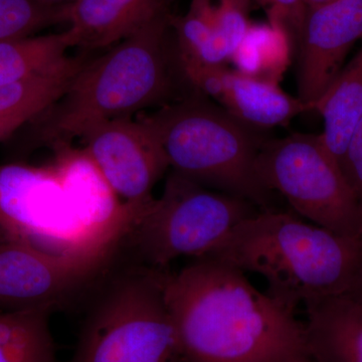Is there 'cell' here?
<instances>
[{
    "mask_svg": "<svg viewBox=\"0 0 362 362\" xmlns=\"http://www.w3.org/2000/svg\"><path fill=\"white\" fill-rule=\"evenodd\" d=\"M311 362H362V304L337 295L305 305Z\"/></svg>",
    "mask_w": 362,
    "mask_h": 362,
    "instance_id": "obj_14",
    "label": "cell"
},
{
    "mask_svg": "<svg viewBox=\"0 0 362 362\" xmlns=\"http://www.w3.org/2000/svg\"><path fill=\"white\" fill-rule=\"evenodd\" d=\"M291 33L281 21L250 25L230 61L238 73L278 84L291 58Z\"/></svg>",
    "mask_w": 362,
    "mask_h": 362,
    "instance_id": "obj_16",
    "label": "cell"
},
{
    "mask_svg": "<svg viewBox=\"0 0 362 362\" xmlns=\"http://www.w3.org/2000/svg\"><path fill=\"white\" fill-rule=\"evenodd\" d=\"M214 56L216 65L230 61L251 23L247 18V0H214Z\"/></svg>",
    "mask_w": 362,
    "mask_h": 362,
    "instance_id": "obj_21",
    "label": "cell"
},
{
    "mask_svg": "<svg viewBox=\"0 0 362 362\" xmlns=\"http://www.w3.org/2000/svg\"><path fill=\"white\" fill-rule=\"evenodd\" d=\"M70 30L0 42V85L51 73L65 65L73 47Z\"/></svg>",
    "mask_w": 362,
    "mask_h": 362,
    "instance_id": "obj_17",
    "label": "cell"
},
{
    "mask_svg": "<svg viewBox=\"0 0 362 362\" xmlns=\"http://www.w3.org/2000/svg\"><path fill=\"white\" fill-rule=\"evenodd\" d=\"M168 0H75L69 6L74 47L100 49L115 45L166 13Z\"/></svg>",
    "mask_w": 362,
    "mask_h": 362,
    "instance_id": "obj_13",
    "label": "cell"
},
{
    "mask_svg": "<svg viewBox=\"0 0 362 362\" xmlns=\"http://www.w3.org/2000/svg\"><path fill=\"white\" fill-rule=\"evenodd\" d=\"M261 211L247 199L213 192L171 170L163 194L136 221L126 240L132 242L145 267L169 270L180 257L204 258L235 226Z\"/></svg>",
    "mask_w": 362,
    "mask_h": 362,
    "instance_id": "obj_6",
    "label": "cell"
},
{
    "mask_svg": "<svg viewBox=\"0 0 362 362\" xmlns=\"http://www.w3.org/2000/svg\"><path fill=\"white\" fill-rule=\"evenodd\" d=\"M180 63L190 84L252 129L286 125L300 114L310 112L299 98L290 96L276 83L183 57Z\"/></svg>",
    "mask_w": 362,
    "mask_h": 362,
    "instance_id": "obj_12",
    "label": "cell"
},
{
    "mask_svg": "<svg viewBox=\"0 0 362 362\" xmlns=\"http://www.w3.org/2000/svg\"><path fill=\"white\" fill-rule=\"evenodd\" d=\"M37 1L42 2L47 6H70L75 0H37Z\"/></svg>",
    "mask_w": 362,
    "mask_h": 362,
    "instance_id": "obj_26",
    "label": "cell"
},
{
    "mask_svg": "<svg viewBox=\"0 0 362 362\" xmlns=\"http://www.w3.org/2000/svg\"><path fill=\"white\" fill-rule=\"evenodd\" d=\"M47 308L0 311V362H58Z\"/></svg>",
    "mask_w": 362,
    "mask_h": 362,
    "instance_id": "obj_18",
    "label": "cell"
},
{
    "mask_svg": "<svg viewBox=\"0 0 362 362\" xmlns=\"http://www.w3.org/2000/svg\"><path fill=\"white\" fill-rule=\"evenodd\" d=\"M85 63L82 58L71 57L65 65L51 73L0 85V115L30 109L47 110L65 93Z\"/></svg>",
    "mask_w": 362,
    "mask_h": 362,
    "instance_id": "obj_19",
    "label": "cell"
},
{
    "mask_svg": "<svg viewBox=\"0 0 362 362\" xmlns=\"http://www.w3.org/2000/svg\"><path fill=\"white\" fill-rule=\"evenodd\" d=\"M162 274L144 266L117 278L88 314L69 362H185Z\"/></svg>",
    "mask_w": 362,
    "mask_h": 362,
    "instance_id": "obj_5",
    "label": "cell"
},
{
    "mask_svg": "<svg viewBox=\"0 0 362 362\" xmlns=\"http://www.w3.org/2000/svg\"><path fill=\"white\" fill-rule=\"evenodd\" d=\"M259 1L268 7L270 18L281 21L298 40L307 13V6L304 0H259Z\"/></svg>",
    "mask_w": 362,
    "mask_h": 362,
    "instance_id": "obj_23",
    "label": "cell"
},
{
    "mask_svg": "<svg viewBox=\"0 0 362 362\" xmlns=\"http://www.w3.org/2000/svg\"><path fill=\"white\" fill-rule=\"evenodd\" d=\"M308 362H311L310 361H309Z\"/></svg>",
    "mask_w": 362,
    "mask_h": 362,
    "instance_id": "obj_28",
    "label": "cell"
},
{
    "mask_svg": "<svg viewBox=\"0 0 362 362\" xmlns=\"http://www.w3.org/2000/svg\"><path fill=\"white\" fill-rule=\"evenodd\" d=\"M42 113L44 112L30 109V110H23L0 115V142L7 139L16 131L20 129L25 124L30 123Z\"/></svg>",
    "mask_w": 362,
    "mask_h": 362,
    "instance_id": "obj_24",
    "label": "cell"
},
{
    "mask_svg": "<svg viewBox=\"0 0 362 362\" xmlns=\"http://www.w3.org/2000/svg\"><path fill=\"white\" fill-rule=\"evenodd\" d=\"M204 258L265 279L267 294L288 310L345 294L362 268V237L306 223L294 211H261L230 230Z\"/></svg>",
    "mask_w": 362,
    "mask_h": 362,
    "instance_id": "obj_2",
    "label": "cell"
},
{
    "mask_svg": "<svg viewBox=\"0 0 362 362\" xmlns=\"http://www.w3.org/2000/svg\"><path fill=\"white\" fill-rule=\"evenodd\" d=\"M81 139L82 149L119 199L128 204L153 201L152 189L170 165L158 136L142 115L98 123Z\"/></svg>",
    "mask_w": 362,
    "mask_h": 362,
    "instance_id": "obj_10",
    "label": "cell"
},
{
    "mask_svg": "<svg viewBox=\"0 0 362 362\" xmlns=\"http://www.w3.org/2000/svg\"><path fill=\"white\" fill-rule=\"evenodd\" d=\"M68 9L69 6H47L37 0H0V42L68 23Z\"/></svg>",
    "mask_w": 362,
    "mask_h": 362,
    "instance_id": "obj_20",
    "label": "cell"
},
{
    "mask_svg": "<svg viewBox=\"0 0 362 362\" xmlns=\"http://www.w3.org/2000/svg\"><path fill=\"white\" fill-rule=\"evenodd\" d=\"M343 295H346L362 304V268L356 274L347 291Z\"/></svg>",
    "mask_w": 362,
    "mask_h": 362,
    "instance_id": "obj_25",
    "label": "cell"
},
{
    "mask_svg": "<svg viewBox=\"0 0 362 362\" xmlns=\"http://www.w3.org/2000/svg\"><path fill=\"white\" fill-rule=\"evenodd\" d=\"M168 11L85 63L58 101L37 121L40 144L56 146L81 138L92 126L130 117L160 103L171 90Z\"/></svg>",
    "mask_w": 362,
    "mask_h": 362,
    "instance_id": "obj_3",
    "label": "cell"
},
{
    "mask_svg": "<svg viewBox=\"0 0 362 362\" xmlns=\"http://www.w3.org/2000/svg\"><path fill=\"white\" fill-rule=\"evenodd\" d=\"M342 171L362 211V119L350 138L343 158Z\"/></svg>",
    "mask_w": 362,
    "mask_h": 362,
    "instance_id": "obj_22",
    "label": "cell"
},
{
    "mask_svg": "<svg viewBox=\"0 0 362 362\" xmlns=\"http://www.w3.org/2000/svg\"><path fill=\"white\" fill-rule=\"evenodd\" d=\"M0 233L65 256L112 258L120 246L88 225L52 162L0 164Z\"/></svg>",
    "mask_w": 362,
    "mask_h": 362,
    "instance_id": "obj_7",
    "label": "cell"
},
{
    "mask_svg": "<svg viewBox=\"0 0 362 362\" xmlns=\"http://www.w3.org/2000/svg\"><path fill=\"white\" fill-rule=\"evenodd\" d=\"M185 362H308L305 323L213 258L162 274Z\"/></svg>",
    "mask_w": 362,
    "mask_h": 362,
    "instance_id": "obj_1",
    "label": "cell"
},
{
    "mask_svg": "<svg viewBox=\"0 0 362 362\" xmlns=\"http://www.w3.org/2000/svg\"><path fill=\"white\" fill-rule=\"evenodd\" d=\"M142 117L158 136L173 170L262 211L277 209L256 173L266 139L221 107L194 98Z\"/></svg>",
    "mask_w": 362,
    "mask_h": 362,
    "instance_id": "obj_4",
    "label": "cell"
},
{
    "mask_svg": "<svg viewBox=\"0 0 362 362\" xmlns=\"http://www.w3.org/2000/svg\"><path fill=\"white\" fill-rule=\"evenodd\" d=\"M357 40H362V0H333L307 8L298 37L297 82L298 98L310 111L341 73Z\"/></svg>",
    "mask_w": 362,
    "mask_h": 362,
    "instance_id": "obj_11",
    "label": "cell"
},
{
    "mask_svg": "<svg viewBox=\"0 0 362 362\" xmlns=\"http://www.w3.org/2000/svg\"><path fill=\"white\" fill-rule=\"evenodd\" d=\"M111 258L52 254L0 240V308L54 311L87 289Z\"/></svg>",
    "mask_w": 362,
    "mask_h": 362,
    "instance_id": "obj_9",
    "label": "cell"
},
{
    "mask_svg": "<svg viewBox=\"0 0 362 362\" xmlns=\"http://www.w3.org/2000/svg\"><path fill=\"white\" fill-rule=\"evenodd\" d=\"M313 111L323 119L319 137L342 169L350 138L362 119V40L356 56L316 102Z\"/></svg>",
    "mask_w": 362,
    "mask_h": 362,
    "instance_id": "obj_15",
    "label": "cell"
},
{
    "mask_svg": "<svg viewBox=\"0 0 362 362\" xmlns=\"http://www.w3.org/2000/svg\"><path fill=\"white\" fill-rule=\"evenodd\" d=\"M256 173L262 185L282 195L298 216L337 235L362 237L356 195L319 135L266 139Z\"/></svg>",
    "mask_w": 362,
    "mask_h": 362,
    "instance_id": "obj_8",
    "label": "cell"
},
{
    "mask_svg": "<svg viewBox=\"0 0 362 362\" xmlns=\"http://www.w3.org/2000/svg\"><path fill=\"white\" fill-rule=\"evenodd\" d=\"M306 4L307 8L308 7H315L322 6V4H328V2L333 1V0H304Z\"/></svg>",
    "mask_w": 362,
    "mask_h": 362,
    "instance_id": "obj_27",
    "label": "cell"
}]
</instances>
